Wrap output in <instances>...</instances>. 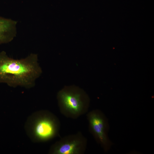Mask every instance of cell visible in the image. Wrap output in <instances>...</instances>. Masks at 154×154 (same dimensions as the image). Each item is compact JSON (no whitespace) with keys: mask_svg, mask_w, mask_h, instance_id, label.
I'll return each mask as SVG.
<instances>
[{"mask_svg":"<svg viewBox=\"0 0 154 154\" xmlns=\"http://www.w3.org/2000/svg\"><path fill=\"white\" fill-rule=\"evenodd\" d=\"M42 73L37 54L31 53L18 59L9 57L4 51L0 52V84L31 88Z\"/></svg>","mask_w":154,"mask_h":154,"instance_id":"1","label":"cell"},{"mask_svg":"<svg viewBox=\"0 0 154 154\" xmlns=\"http://www.w3.org/2000/svg\"><path fill=\"white\" fill-rule=\"evenodd\" d=\"M60 120L47 110H39L28 118L25 125L26 133L33 142L47 141L59 135Z\"/></svg>","mask_w":154,"mask_h":154,"instance_id":"2","label":"cell"},{"mask_svg":"<svg viewBox=\"0 0 154 154\" xmlns=\"http://www.w3.org/2000/svg\"><path fill=\"white\" fill-rule=\"evenodd\" d=\"M57 98L60 111L67 117L76 119L88 111L89 101L81 91L63 90L58 93Z\"/></svg>","mask_w":154,"mask_h":154,"instance_id":"3","label":"cell"},{"mask_svg":"<svg viewBox=\"0 0 154 154\" xmlns=\"http://www.w3.org/2000/svg\"><path fill=\"white\" fill-rule=\"evenodd\" d=\"M89 130L105 152L110 149L112 143L108 136L109 125L108 119L100 110H94L86 114Z\"/></svg>","mask_w":154,"mask_h":154,"instance_id":"4","label":"cell"},{"mask_svg":"<svg viewBox=\"0 0 154 154\" xmlns=\"http://www.w3.org/2000/svg\"><path fill=\"white\" fill-rule=\"evenodd\" d=\"M87 141L81 132L67 135L56 141L50 147V154H83L86 151Z\"/></svg>","mask_w":154,"mask_h":154,"instance_id":"5","label":"cell"},{"mask_svg":"<svg viewBox=\"0 0 154 154\" xmlns=\"http://www.w3.org/2000/svg\"><path fill=\"white\" fill-rule=\"evenodd\" d=\"M17 22L0 17V44L12 41L16 36Z\"/></svg>","mask_w":154,"mask_h":154,"instance_id":"6","label":"cell"}]
</instances>
